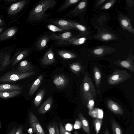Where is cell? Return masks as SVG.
Returning a JSON list of instances; mask_svg holds the SVG:
<instances>
[{"mask_svg": "<svg viewBox=\"0 0 134 134\" xmlns=\"http://www.w3.org/2000/svg\"><path fill=\"white\" fill-rule=\"evenodd\" d=\"M57 2V0H41L36 2L29 14V21L35 23L47 21L51 13L47 12L53 9Z\"/></svg>", "mask_w": 134, "mask_h": 134, "instance_id": "6da1fadb", "label": "cell"}, {"mask_svg": "<svg viewBox=\"0 0 134 134\" xmlns=\"http://www.w3.org/2000/svg\"><path fill=\"white\" fill-rule=\"evenodd\" d=\"M82 92L86 102L95 99L96 90L92 79L86 72L83 80L82 86Z\"/></svg>", "mask_w": 134, "mask_h": 134, "instance_id": "7a4b0ae2", "label": "cell"}, {"mask_svg": "<svg viewBox=\"0 0 134 134\" xmlns=\"http://www.w3.org/2000/svg\"><path fill=\"white\" fill-rule=\"evenodd\" d=\"M36 73L34 71L25 73H20L14 71H10L0 77V82H10L16 81L29 77Z\"/></svg>", "mask_w": 134, "mask_h": 134, "instance_id": "3957f363", "label": "cell"}, {"mask_svg": "<svg viewBox=\"0 0 134 134\" xmlns=\"http://www.w3.org/2000/svg\"><path fill=\"white\" fill-rule=\"evenodd\" d=\"M132 77L130 74L125 70H116L108 77V83L114 85L123 82Z\"/></svg>", "mask_w": 134, "mask_h": 134, "instance_id": "277c9868", "label": "cell"}, {"mask_svg": "<svg viewBox=\"0 0 134 134\" xmlns=\"http://www.w3.org/2000/svg\"><path fill=\"white\" fill-rule=\"evenodd\" d=\"M52 40H53L51 34H42L37 38L34 43V49L38 52L43 51L47 47L48 43Z\"/></svg>", "mask_w": 134, "mask_h": 134, "instance_id": "5b68a950", "label": "cell"}, {"mask_svg": "<svg viewBox=\"0 0 134 134\" xmlns=\"http://www.w3.org/2000/svg\"><path fill=\"white\" fill-rule=\"evenodd\" d=\"M46 23L55 25L67 30L75 29V26L70 20L61 18H53L47 20Z\"/></svg>", "mask_w": 134, "mask_h": 134, "instance_id": "8992f818", "label": "cell"}, {"mask_svg": "<svg viewBox=\"0 0 134 134\" xmlns=\"http://www.w3.org/2000/svg\"><path fill=\"white\" fill-rule=\"evenodd\" d=\"M88 1L87 0L81 1L74 9L70 10L65 14L64 16L71 18L75 16H79L86 9Z\"/></svg>", "mask_w": 134, "mask_h": 134, "instance_id": "52a82bcc", "label": "cell"}, {"mask_svg": "<svg viewBox=\"0 0 134 134\" xmlns=\"http://www.w3.org/2000/svg\"><path fill=\"white\" fill-rule=\"evenodd\" d=\"M53 40L55 41H71L79 38L81 35L80 34L77 35H74L70 32L67 31L63 33L56 34L53 33L51 34Z\"/></svg>", "mask_w": 134, "mask_h": 134, "instance_id": "ba28073f", "label": "cell"}, {"mask_svg": "<svg viewBox=\"0 0 134 134\" xmlns=\"http://www.w3.org/2000/svg\"><path fill=\"white\" fill-rule=\"evenodd\" d=\"M31 126L36 134H46L37 117L32 112L29 115Z\"/></svg>", "mask_w": 134, "mask_h": 134, "instance_id": "9c48e42d", "label": "cell"}, {"mask_svg": "<svg viewBox=\"0 0 134 134\" xmlns=\"http://www.w3.org/2000/svg\"><path fill=\"white\" fill-rule=\"evenodd\" d=\"M115 51L111 47L102 46L97 47L90 51L91 54L97 57H102L105 54H111Z\"/></svg>", "mask_w": 134, "mask_h": 134, "instance_id": "30bf717a", "label": "cell"}, {"mask_svg": "<svg viewBox=\"0 0 134 134\" xmlns=\"http://www.w3.org/2000/svg\"><path fill=\"white\" fill-rule=\"evenodd\" d=\"M94 39L107 41L117 40L118 37L115 34L109 32L100 31L93 37Z\"/></svg>", "mask_w": 134, "mask_h": 134, "instance_id": "8fae6325", "label": "cell"}, {"mask_svg": "<svg viewBox=\"0 0 134 134\" xmlns=\"http://www.w3.org/2000/svg\"><path fill=\"white\" fill-rule=\"evenodd\" d=\"M55 60L53 51L51 47L45 53L40 61L43 65H47L52 64L55 62Z\"/></svg>", "mask_w": 134, "mask_h": 134, "instance_id": "7c38bea8", "label": "cell"}, {"mask_svg": "<svg viewBox=\"0 0 134 134\" xmlns=\"http://www.w3.org/2000/svg\"><path fill=\"white\" fill-rule=\"evenodd\" d=\"M86 40L85 37L78 38L71 41H55V45L58 47H66L71 45H78L84 43Z\"/></svg>", "mask_w": 134, "mask_h": 134, "instance_id": "4fadbf2b", "label": "cell"}, {"mask_svg": "<svg viewBox=\"0 0 134 134\" xmlns=\"http://www.w3.org/2000/svg\"><path fill=\"white\" fill-rule=\"evenodd\" d=\"M119 20L120 25L123 29L127 30L132 34H134V29L128 17L121 14L119 15Z\"/></svg>", "mask_w": 134, "mask_h": 134, "instance_id": "5bb4252c", "label": "cell"}, {"mask_svg": "<svg viewBox=\"0 0 134 134\" xmlns=\"http://www.w3.org/2000/svg\"><path fill=\"white\" fill-rule=\"evenodd\" d=\"M115 64L124 68L126 69L131 72L134 71L133 61L130 58L125 60H120L114 63Z\"/></svg>", "mask_w": 134, "mask_h": 134, "instance_id": "9a60e30c", "label": "cell"}, {"mask_svg": "<svg viewBox=\"0 0 134 134\" xmlns=\"http://www.w3.org/2000/svg\"><path fill=\"white\" fill-rule=\"evenodd\" d=\"M34 67L27 60H23L19 64L14 71L20 73H25L31 71Z\"/></svg>", "mask_w": 134, "mask_h": 134, "instance_id": "2e32d148", "label": "cell"}, {"mask_svg": "<svg viewBox=\"0 0 134 134\" xmlns=\"http://www.w3.org/2000/svg\"><path fill=\"white\" fill-rule=\"evenodd\" d=\"M107 104L109 109L112 112L117 114L123 115V110L118 103L109 99L107 101Z\"/></svg>", "mask_w": 134, "mask_h": 134, "instance_id": "e0dca14e", "label": "cell"}, {"mask_svg": "<svg viewBox=\"0 0 134 134\" xmlns=\"http://www.w3.org/2000/svg\"><path fill=\"white\" fill-rule=\"evenodd\" d=\"M52 102V97L50 96L37 109L38 113L39 114H42L47 113L51 108Z\"/></svg>", "mask_w": 134, "mask_h": 134, "instance_id": "ac0fdd59", "label": "cell"}, {"mask_svg": "<svg viewBox=\"0 0 134 134\" xmlns=\"http://www.w3.org/2000/svg\"><path fill=\"white\" fill-rule=\"evenodd\" d=\"M23 87L18 84H0V91L21 90Z\"/></svg>", "mask_w": 134, "mask_h": 134, "instance_id": "d6986e66", "label": "cell"}, {"mask_svg": "<svg viewBox=\"0 0 134 134\" xmlns=\"http://www.w3.org/2000/svg\"><path fill=\"white\" fill-rule=\"evenodd\" d=\"M43 79L42 75H40L35 80L29 90L28 95L30 97L32 96L39 87Z\"/></svg>", "mask_w": 134, "mask_h": 134, "instance_id": "ffe728a7", "label": "cell"}, {"mask_svg": "<svg viewBox=\"0 0 134 134\" xmlns=\"http://www.w3.org/2000/svg\"><path fill=\"white\" fill-rule=\"evenodd\" d=\"M93 73L94 79L97 88L98 93L99 94L101 75L100 70L97 66H95L94 68Z\"/></svg>", "mask_w": 134, "mask_h": 134, "instance_id": "44dd1931", "label": "cell"}, {"mask_svg": "<svg viewBox=\"0 0 134 134\" xmlns=\"http://www.w3.org/2000/svg\"><path fill=\"white\" fill-rule=\"evenodd\" d=\"M57 52L60 57L65 59H74L77 57L76 54L69 51L60 49L57 50Z\"/></svg>", "mask_w": 134, "mask_h": 134, "instance_id": "7402d4cb", "label": "cell"}, {"mask_svg": "<svg viewBox=\"0 0 134 134\" xmlns=\"http://www.w3.org/2000/svg\"><path fill=\"white\" fill-rule=\"evenodd\" d=\"M80 0H66L60 5L57 10L58 13L65 11L69 8L80 1Z\"/></svg>", "mask_w": 134, "mask_h": 134, "instance_id": "603a6c76", "label": "cell"}, {"mask_svg": "<svg viewBox=\"0 0 134 134\" xmlns=\"http://www.w3.org/2000/svg\"><path fill=\"white\" fill-rule=\"evenodd\" d=\"M21 92V90H19L0 91V98L2 99H7L19 95Z\"/></svg>", "mask_w": 134, "mask_h": 134, "instance_id": "cb8c5ba5", "label": "cell"}, {"mask_svg": "<svg viewBox=\"0 0 134 134\" xmlns=\"http://www.w3.org/2000/svg\"><path fill=\"white\" fill-rule=\"evenodd\" d=\"M47 128L49 134H60L58 123L56 121L49 123Z\"/></svg>", "mask_w": 134, "mask_h": 134, "instance_id": "d4e9b609", "label": "cell"}, {"mask_svg": "<svg viewBox=\"0 0 134 134\" xmlns=\"http://www.w3.org/2000/svg\"><path fill=\"white\" fill-rule=\"evenodd\" d=\"M78 117L83 130L87 133L89 134L90 131L88 122L81 113L79 114Z\"/></svg>", "mask_w": 134, "mask_h": 134, "instance_id": "484cf974", "label": "cell"}, {"mask_svg": "<svg viewBox=\"0 0 134 134\" xmlns=\"http://www.w3.org/2000/svg\"><path fill=\"white\" fill-rule=\"evenodd\" d=\"M45 90L43 88L40 90L37 94L34 101L35 107H37L41 102L45 93Z\"/></svg>", "mask_w": 134, "mask_h": 134, "instance_id": "4316f807", "label": "cell"}, {"mask_svg": "<svg viewBox=\"0 0 134 134\" xmlns=\"http://www.w3.org/2000/svg\"><path fill=\"white\" fill-rule=\"evenodd\" d=\"M66 81L65 77L60 75L56 77L53 80V83L57 87H60L64 86Z\"/></svg>", "mask_w": 134, "mask_h": 134, "instance_id": "83f0119b", "label": "cell"}, {"mask_svg": "<svg viewBox=\"0 0 134 134\" xmlns=\"http://www.w3.org/2000/svg\"><path fill=\"white\" fill-rule=\"evenodd\" d=\"M71 22L73 24L76 29L81 33V34L86 35L88 34V32L86 28L84 26L80 24L75 21L71 20Z\"/></svg>", "mask_w": 134, "mask_h": 134, "instance_id": "f1b7e54d", "label": "cell"}, {"mask_svg": "<svg viewBox=\"0 0 134 134\" xmlns=\"http://www.w3.org/2000/svg\"><path fill=\"white\" fill-rule=\"evenodd\" d=\"M111 123L112 129L114 134H123L121 127L114 119H111Z\"/></svg>", "mask_w": 134, "mask_h": 134, "instance_id": "f546056e", "label": "cell"}, {"mask_svg": "<svg viewBox=\"0 0 134 134\" xmlns=\"http://www.w3.org/2000/svg\"><path fill=\"white\" fill-rule=\"evenodd\" d=\"M69 67L72 71L75 74L80 72L83 69L81 65L79 62L71 64Z\"/></svg>", "mask_w": 134, "mask_h": 134, "instance_id": "4dcf8cb0", "label": "cell"}, {"mask_svg": "<svg viewBox=\"0 0 134 134\" xmlns=\"http://www.w3.org/2000/svg\"><path fill=\"white\" fill-rule=\"evenodd\" d=\"M46 27L49 30L54 32H63L67 31L52 24H48L46 25Z\"/></svg>", "mask_w": 134, "mask_h": 134, "instance_id": "1f68e13d", "label": "cell"}, {"mask_svg": "<svg viewBox=\"0 0 134 134\" xmlns=\"http://www.w3.org/2000/svg\"><path fill=\"white\" fill-rule=\"evenodd\" d=\"M102 119H97L94 121V125L96 134H98L102 124Z\"/></svg>", "mask_w": 134, "mask_h": 134, "instance_id": "d6a6232c", "label": "cell"}, {"mask_svg": "<svg viewBox=\"0 0 134 134\" xmlns=\"http://www.w3.org/2000/svg\"><path fill=\"white\" fill-rule=\"evenodd\" d=\"M29 51L25 50L23 53L20 54L14 60L12 64V65L14 66L19 61L26 57L28 54Z\"/></svg>", "mask_w": 134, "mask_h": 134, "instance_id": "836d02e7", "label": "cell"}, {"mask_svg": "<svg viewBox=\"0 0 134 134\" xmlns=\"http://www.w3.org/2000/svg\"><path fill=\"white\" fill-rule=\"evenodd\" d=\"M116 0H110L108 1L101 7L102 10H107L110 8L116 2Z\"/></svg>", "mask_w": 134, "mask_h": 134, "instance_id": "e575fe53", "label": "cell"}, {"mask_svg": "<svg viewBox=\"0 0 134 134\" xmlns=\"http://www.w3.org/2000/svg\"><path fill=\"white\" fill-rule=\"evenodd\" d=\"M59 129L60 134H72L64 128L62 123L59 122Z\"/></svg>", "mask_w": 134, "mask_h": 134, "instance_id": "d590c367", "label": "cell"}, {"mask_svg": "<svg viewBox=\"0 0 134 134\" xmlns=\"http://www.w3.org/2000/svg\"><path fill=\"white\" fill-rule=\"evenodd\" d=\"M94 103L93 100H90L88 101L87 107L90 111H91L93 109Z\"/></svg>", "mask_w": 134, "mask_h": 134, "instance_id": "8d00e7d4", "label": "cell"}, {"mask_svg": "<svg viewBox=\"0 0 134 134\" xmlns=\"http://www.w3.org/2000/svg\"><path fill=\"white\" fill-rule=\"evenodd\" d=\"M81 126V123L80 121L76 120L75 122L74 127L75 129H78L80 128Z\"/></svg>", "mask_w": 134, "mask_h": 134, "instance_id": "74e56055", "label": "cell"}, {"mask_svg": "<svg viewBox=\"0 0 134 134\" xmlns=\"http://www.w3.org/2000/svg\"><path fill=\"white\" fill-rule=\"evenodd\" d=\"M107 0H98L96 1L94 5V7L96 8L99 5L103 4L105 2L107 1Z\"/></svg>", "mask_w": 134, "mask_h": 134, "instance_id": "f35d334b", "label": "cell"}, {"mask_svg": "<svg viewBox=\"0 0 134 134\" xmlns=\"http://www.w3.org/2000/svg\"><path fill=\"white\" fill-rule=\"evenodd\" d=\"M19 3H16L12 4L10 7V9L12 11H14L17 9L19 6Z\"/></svg>", "mask_w": 134, "mask_h": 134, "instance_id": "ab89813d", "label": "cell"}, {"mask_svg": "<svg viewBox=\"0 0 134 134\" xmlns=\"http://www.w3.org/2000/svg\"><path fill=\"white\" fill-rule=\"evenodd\" d=\"M126 1L127 5L130 7H132L133 5L134 1L133 0H126Z\"/></svg>", "mask_w": 134, "mask_h": 134, "instance_id": "60d3db41", "label": "cell"}, {"mask_svg": "<svg viewBox=\"0 0 134 134\" xmlns=\"http://www.w3.org/2000/svg\"><path fill=\"white\" fill-rule=\"evenodd\" d=\"M15 33V31L14 30H11L8 32L7 34V35L9 36H13Z\"/></svg>", "mask_w": 134, "mask_h": 134, "instance_id": "b9f144b4", "label": "cell"}, {"mask_svg": "<svg viewBox=\"0 0 134 134\" xmlns=\"http://www.w3.org/2000/svg\"><path fill=\"white\" fill-rule=\"evenodd\" d=\"M104 134H110L109 130L107 128H106Z\"/></svg>", "mask_w": 134, "mask_h": 134, "instance_id": "7bdbcfd3", "label": "cell"}, {"mask_svg": "<svg viewBox=\"0 0 134 134\" xmlns=\"http://www.w3.org/2000/svg\"><path fill=\"white\" fill-rule=\"evenodd\" d=\"M29 132H30V133H33V132L34 133V132L33 131V129H32V128L29 129Z\"/></svg>", "mask_w": 134, "mask_h": 134, "instance_id": "ee69618b", "label": "cell"}, {"mask_svg": "<svg viewBox=\"0 0 134 134\" xmlns=\"http://www.w3.org/2000/svg\"><path fill=\"white\" fill-rule=\"evenodd\" d=\"M74 133V134H79L77 131L76 130L75 131Z\"/></svg>", "mask_w": 134, "mask_h": 134, "instance_id": "f6af8a7d", "label": "cell"}, {"mask_svg": "<svg viewBox=\"0 0 134 134\" xmlns=\"http://www.w3.org/2000/svg\"><path fill=\"white\" fill-rule=\"evenodd\" d=\"M16 134H20L19 132H16Z\"/></svg>", "mask_w": 134, "mask_h": 134, "instance_id": "bcb514c9", "label": "cell"}, {"mask_svg": "<svg viewBox=\"0 0 134 134\" xmlns=\"http://www.w3.org/2000/svg\"><path fill=\"white\" fill-rule=\"evenodd\" d=\"M1 20L0 19V23H1Z\"/></svg>", "mask_w": 134, "mask_h": 134, "instance_id": "7dc6e473", "label": "cell"}]
</instances>
